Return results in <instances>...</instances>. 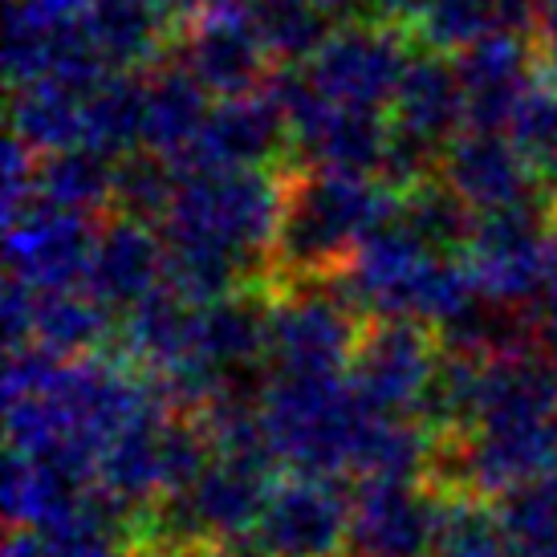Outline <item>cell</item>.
<instances>
[{
	"instance_id": "obj_11",
	"label": "cell",
	"mask_w": 557,
	"mask_h": 557,
	"mask_svg": "<svg viewBox=\"0 0 557 557\" xmlns=\"http://www.w3.org/2000/svg\"><path fill=\"white\" fill-rule=\"evenodd\" d=\"M269 62L273 58H269L248 9L196 16L180 37V53H175V65H184L216 102L261 94L264 82L273 78Z\"/></svg>"
},
{
	"instance_id": "obj_12",
	"label": "cell",
	"mask_w": 557,
	"mask_h": 557,
	"mask_svg": "<svg viewBox=\"0 0 557 557\" xmlns=\"http://www.w3.org/2000/svg\"><path fill=\"white\" fill-rule=\"evenodd\" d=\"M168 281V248L163 233L151 228L147 220L119 216L110 224H98V240H94V257L86 269V294H94L114 318L119 313H135L156 297Z\"/></svg>"
},
{
	"instance_id": "obj_27",
	"label": "cell",
	"mask_w": 557,
	"mask_h": 557,
	"mask_svg": "<svg viewBox=\"0 0 557 557\" xmlns=\"http://www.w3.org/2000/svg\"><path fill=\"white\" fill-rule=\"evenodd\" d=\"M135 557H212V554H208V545L163 537V542H151V545H143V549H135Z\"/></svg>"
},
{
	"instance_id": "obj_14",
	"label": "cell",
	"mask_w": 557,
	"mask_h": 557,
	"mask_svg": "<svg viewBox=\"0 0 557 557\" xmlns=\"http://www.w3.org/2000/svg\"><path fill=\"white\" fill-rule=\"evenodd\" d=\"M289 143V126L269 94L220 98L184 171H264Z\"/></svg>"
},
{
	"instance_id": "obj_2",
	"label": "cell",
	"mask_w": 557,
	"mask_h": 557,
	"mask_svg": "<svg viewBox=\"0 0 557 557\" xmlns=\"http://www.w3.org/2000/svg\"><path fill=\"white\" fill-rule=\"evenodd\" d=\"M367 411L346 374H264L261 428L273 460L294 476H338L355 472L358 448L371 432Z\"/></svg>"
},
{
	"instance_id": "obj_17",
	"label": "cell",
	"mask_w": 557,
	"mask_h": 557,
	"mask_svg": "<svg viewBox=\"0 0 557 557\" xmlns=\"http://www.w3.org/2000/svg\"><path fill=\"white\" fill-rule=\"evenodd\" d=\"M537 29V0H435L419 21L423 41L440 53L493 41V37H525Z\"/></svg>"
},
{
	"instance_id": "obj_22",
	"label": "cell",
	"mask_w": 557,
	"mask_h": 557,
	"mask_svg": "<svg viewBox=\"0 0 557 557\" xmlns=\"http://www.w3.org/2000/svg\"><path fill=\"white\" fill-rule=\"evenodd\" d=\"M435 557H512V545L505 537L500 517L484 509V500L465 493H448Z\"/></svg>"
},
{
	"instance_id": "obj_28",
	"label": "cell",
	"mask_w": 557,
	"mask_h": 557,
	"mask_svg": "<svg viewBox=\"0 0 557 557\" xmlns=\"http://www.w3.org/2000/svg\"><path fill=\"white\" fill-rule=\"evenodd\" d=\"M537 33H542L549 58H557V0H537Z\"/></svg>"
},
{
	"instance_id": "obj_21",
	"label": "cell",
	"mask_w": 557,
	"mask_h": 557,
	"mask_svg": "<svg viewBox=\"0 0 557 557\" xmlns=\"http://www.w3.org/2000/svg\"><path fill=\"white\" fill-rule=\"evenodd\" d=\"M248 16L261 33L269 58L281 65H306L330 37V16L313 0H252Z\"/></svg>"
},
{
	"instance_id": "obj_18",
	"label": "cell",
	"mask_w": 557,
	"mask_h": 557,
	"mask_svg": "<svg viewBox=\"0 0 557 557\" xmlns=\"http://www.w3.org/2000/svg\"><path fill=\"white\" fill-rule=\"evenodd\" d=\"M114 313L86 289L29 294V346L58 358H90L114 330Z\"/></svg>"
},
{
	"instance_id": "obj_29",
	"label": "cell",
	"mask_w": 557,
	"mask_h": 557,
	"mask_svg": "<svg viewBox=\"0 0 557 557\" xmlns=\"http://www.w3.org/2000/svg\"><path fill=\"white\" fill-rule=\"evenodd\" d=\"M325 16H355L362 4H371V0H313Z\"/></svg>"
},
{
	"instance_id": "obj_6",
	"label": "cell",
	"mask_w": 557,
	"mask_h": 557,
	"mask_svg": "<svg viewBox=\"0 0 557 557\" xmlns=\"http://www.w3.org/2000/svg\"><path fill=\"white\" fill-rule=\"evenodd\" d=\"M549 224H554V203L545 196L472 220L465 261L488 306L512 313L537 310Z\"/></svg>"
},
{
	"instance_id": "obj_24",
	"label": "cell",
	"mask_w": 557,
	"mask_h": 557,
	"mask_svg": "<svg viewBox=\"0 0 557 557\" xmlns=\"http://www.w3.org/2000/svg\"><path fill=\"white\" fill-rule=\"evenodd\" d=\"M90 0H9V29H53L78 21Z\"/></svg>"
},
{
	"instance_id": "obj_7",
	"label": "cell",
	"mask_w": 557,
	"mask_h": 557,
	"mask_svg": "<svg viewBox=\"0 0 557 557\" xmlns=\"http://www.w3.org/2000/svg\"><path fill=\"white\" fill-rule=\"evenodd\" d=\"M355 496L330 476H289L273 484L252 537L233 549L240 557H334L350 542Z\"/></svg>"
},
{
	"instance_id": "obj_15",
	"label": "cell",
	"mask_w": 557,
	"mask_h": 557,
	"mask_svg": "<svg viewBox=\"0 0 557 557\" xmlns=\"http://www.w3.org/2000/svg\"><path fill=\"white\" fill-rule=\"evenodd\" d=\"M212 107V94L184 65L163 62L143 74V156H156L184 171Z\"/></svg>"
},
{
	"instance_id": "obj_26",
	"label": "cell",
	"mask_w": 557,
	"mask_h": 557,
	"mask_svg": "<svg viewBox=\"0 0 557 557\" xmlns=\"http://www.w3.org/2000/svg\"><path fill=\"white\" fill-rule=\"evenodd\" d=\"M175 16H187V21H196V16H208V13H228V9H248L252 0H168Z\"/></svg>"
},
{
	"instance_id": "obj_19",
	"label": "cell",
	"mask_w": 557,
	"mask_h": 557,
	"mask_svg": "<svg viewBox=\"0 0 557 557\" xmlns=\"http://www.w3.org/2000/svg\"><path fill=\"white\" fill-rule=\"evenodd\" d=\"M82 107L86 90L37 82L25 90H13V139L25 143L33 156H62L82 147Z\"/></svg>"
},
{
	"instance_id": "obj_20",
	"label": "cell",
	"mask_w": 557,
	"mask_h": 557,
	"mask_svg": "<svg viewBox=\"0 0 557 557\" xmlns=\"http://www.w3.org/2000/svg\"><path fill=\"white\" fill-rule=\"evenodd\" d=\"M114 171H119L114 159L86 147L37 159V200L94 220L98 208L114 203Z\"/></svg>"
},
{
	"instance_id": "obj_4",
	"label": "cell",
	"mask_w": 557,
	"mask_h": 557,
	"mask_svg": "<svg viewBox=\"0 0 557 557\" xmlns=\"http://www.w3.org/2000/svg\"><path fill=\"white\" fill-rule=\"evenodd\" d=\"M367 322L338 285H285L269 301V358L264 374H346Z\"/></svg>"
},
{
	"instance_id": "obj_16",
	"label": "cell",
	"mask_w": 557,
	"mask_h": 557,
	"mask_svg": "<svg viewBox=\"0 0 557 557\" xmlns=\"http://www.w3.org/2000/svg\"><path fill=\"white\" fill-rule=\"evenodd\" d=\"M171 21L175 9L168 0H90L82 29L110 74H135L139 65H159Z\"/></svg>"
},
{
	"instance_id": "obj_8",
	"label": "cell",
	"mask_w": 557,
	"mask_h": 557,
	"mask_svg": "<svg viewBox=\"0 0 557 557\" xmlns=\"http://www.w3.org/2000/svg\"><path fill=\"white\" fill-rule=\"evenodd\" d=\"M448 488L435 480H362L350 509L355 557H435Z\"/></svg>"
},
{
	"instance_id": "obj_3",
	"label": "cell",
	"mask_w": 557,
	"mask_h": 557,
	"mask_svg": "<svg viewBox=\"0 0 557 557\" xmlns=\"http://www.w3.org/2000/svg\"><path fill=\"white\" fill-rule=\"evenodd\" d=\"M411 46L399 25H358L346 21L325 37L318 53L297 74L322 107L391 114L395 90L411 65Z\"/></svg>"
},
{
	"instance_id": "obj_25",
	"label": "cell",
	"mask_w": 557,
	"mask_h": 557,
	"mask_svg": "<svg viewBox=\"0 0 557 557\" xmlns=\"http://www.w3.org/2000/svg\"><path fill=\"white\" fill-rule=\"evenodd\" d=\"M533 313H554L557 318V212L554 224H549V236H545V273H542V301Z\"/></svg>"
},
{
	"instance_id": "obj_10",
	"label": "cell",
	"mask_w": 557,
	"mask_h": 557,
	"mask_svg": "<svg viewBox=\"0 0 557 557\" xmlns=\"http://www.w3.org/2000/svg\"><path fill=\"white\" fill-rule=\"evenodd\" d=\"M440 184L465 203L472 216L505 212L517 203L542 200V180L529 168L525 151L500 131H465L440 159Z\"/></svg>"
},
{
	"instance_id": "obj_1",
	"label": "cell",
	"mask_w": 557,
	"mask_h": 557,
	"mask_svg": "<svg viewBox=\"0 0 557 557\" xmlns=\"http://www.w3.org/2000/svg\"><path fill=\"white\" fill-rule=\"evenodd\" d=\"M395 196L383 180L338 175V171H297L285 180L277 245H273V277L285 285H318L338 281L355 261L367 236L391 216Z\"/></svg>"
},
{
	"instance_id": "obj_5",
	"label": "cell",
	"mask_w": 557,
	"mask_h": 557,
	"mask_svg": "<svg viewBox=\"0 0 557 557\" xmlns=\"http://www.w3.org/2000/svg\"><path fill=\"white\" fill-rule=\"evenodd\" d=\"M444 362V342L435 330L399 318H371L350 358L346 383L374 416L419 419Z\"/></svg>"
},
{
	"instance_id": "obj_23",
	"label": "cell",
	"mask_w": 557,
	"mask_h": 557,
	"mask_svg": "<svg viewBox=\"0 0 557 557\" xmlns=\"http://www.w3.org/2000/svg\"><path fill=\"white\" fill-rule=\"evenodd\" d=\"M509 135L525 151L529 168L537 171L542 187L557 191V82H549L545 74L537 78V90L529 94V102L521 107Z\"/></svg>"
},
{
	"instance_id": "obj_13",
	"label": "cell",
	"mask_w": 557,
	"mask_h": 557,
	"mask_svg": "<svg viewBox=\"0 0 557 557\" xmlns=\"http://www.w3.org/2000/svg\"><path fill=\"white\" fill-rule=\"evenodd\" d=\"M460 86H465L468 131H500L509 135L529 94L537 90V70L529 58L525 37H493L456 53Z\"/></svg>"
},
{
	"instance_id": "obj_9",
	"label": "cell",
	"mask_w": 557,
	"mask_h": 557,
	"mask_svg": "<svg viewBox=\"0 0 557 557\" xmlns=\"http://www.w3.org/2000/svg\"><path fill=\"white\" fill-rule=\"evenodd\" d=\"M4 264L9 281L29 294H53V289H82L86 269L94 257L98 224L90 216L33 200L13 220H4Z\"/></svg>"
}]
</instances>
